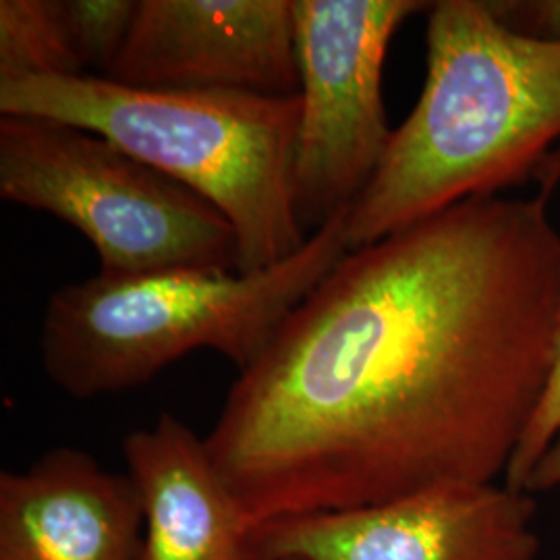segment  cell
Instances as JSON below:
<instances>
[{
	"mask_svg": "<svg viewBox=\"0 0 560 560\" xmlns=\"http://www.w3.org/2000/svg\"><path fill=\"white\" fill-rule=\"evenodd\" d=\"M548 198H476L347 252L203 439L252 527L506 476L550 376Z\"/></svg>",
	"mask_w": 560,
	"mask_h": 560,
	"instance_id": "obj_1",
	"label": "cell"
},
{
	"mask_svg": "<svg viewBox=\"0 0 560 560\" xmlns=\"http://www.w3.org/2000/svg\"><path fill=\"white\" fill-rule=\"evenodd\" d=\"M560 141V40L511 30L488 0L432 2L425 80L347 214V249L534 179Z\"/></svg>",
	"mask_w": 560,
	"mask_h": 560,
	"instance_id": "obj_2",
	"label": "cell"
},
{
	"mask_svg": "<svg viewBox=\"0 0 560 560\" xmlns=\"http://www.w3.org/2000/svg\"><path fill=\"white\" fill-rule=\"evenodd\" d=\"M0 115L80 127L210 201L233 224L240 275L307 241L293 203L301 98L143 90L101 75L0 78Z\"/></svg>",
	"mask_w": 560,
	"mask_h": 560,
	"instance_id": "obj_3",
	"label": "cell"
},
{
	"mask_svg": "<svg viewBox=\"0 0 560 560\" xmlns=\"http://www.w3.org/2000/svg\"><path fill=\"white\" fill-rule=\"evenodd\" d=\"M347 214L326 222L291 258L252 275L166 268L101 272L60 287L42 314L46 376L88 400L138 388L198 349L221 353L243 372L349 252Z\"/></svg>",
	"mask_w": 560,
	"mask_h": 560,
	"instance_id": "obj_4",
	"label": "cell"
},
{
	"mask_svg": "<svg viewBox=\"0 0 560 560\" xmlns=\"http://www.w3.org/2000/svg\"><path fill=\"white\" fill-rule=\"evenodd\" d=\"M0 198L78 229L106 275L237 272L235 229L210 201L67 122L0 119Z\"/></svg>",
	"mask_w": 560,
	"mask_h": 560,
	"instance_id": "obj_5",
	"label": "cell"
},
{
	"mask_svg": "<svg viewBox=\"0 0 560 560\" xmlns=\"http://www.w3.org/2000/svg\"><path fill=\"white\" fill-rule=\"evenodd\" d=\"M432 2L293 0L301 117L293 203L305 237L351 208L374 177L393 129L382 69L400 25Z\"/></svg>",
	"mask_w": 560,
	"mask_h": 560,
	"instance_id": "obj_6",
	"label": "cell"
},
{
	"mask_svg": "<svg viewBox=\"0 0 560 560\" xmlns=\"http://www.w3.org/2000/svg\"><path fill=\"white\" fill-rule=\"evenodd\" d=\"M536 501L509 483H442L351 511L266 521L256 560H536Z\"/></svg>",
	"mask_w": 560,
	"mask_h": 560,
	"instance_id": "obj_7",
	"label": "cell"
},
{
	"mask_svg": "<svg viewBox=\"0 0 560 560\" xmlns=\"http://www.w3.org/2000/svg\"><path fill=\"white\" fill-rule=\"evenodd\" d=\"M106 78L143 90L298 96L293 0H138Z\"/></svg>",
	"mask_w": 560,
	"mask_h": 560,
	"instance_id": "obj_8",
	"label": "cell"
},
{
	"mask_svg": "<svg viewBox=\"0 0 560 560\" xmlns=\"http://www.w3.org/2000/svg\"><path fill=\"white\" fill-rule=\"evenodd\" d=\"M140 494L129 474L59 446L0 474V560H138Z\"/></svg>",
	"mask_w": 560,
	"mask_h": 560,
	"instance_id": "obj_9",
	"label": "cell"
},
{
	"mask_svg": "<svg viewBox=\"0 0 560 560\" xmlns=\"http://www.w3.org/2000/svg\"><path fill=\"white\" fill-rule=\"evenodd\" d=\"M120 448L143 511L138 560H256L252 523L185 421L162 413Z\"/></svg>",
	"mask_w": 560,
	"mask_h": 560,
	"instance_id": "obj_10",
	"label": "cell"
},
{
	"mask_svg": "<svg viewBox=\"0 0 560 560\" xmlns=\"http://www.w3.org/2000/svg\"><path fill=\"white\" fill-rule=\"evenodd\" d=\"M83 75L60 0L0 2V78Z\"/></svg>",
	"mask_w": 560,
	"mask_h": 560,
	"instance_id": "obj_11",
	"label": "cell"
},
{
	"mask_svg": "<svg viewBox=\"0 0 560 560\" xmlns=\"http://www.w3.org/2000/svg\"><path fill=\"white\" fill-rule=\"evenodd\" d=\"M60 11L83 75L94 69L106 78L129 38L138 0H60Z\"/></svg>",
	"mask_w": 560,
	"mask_h": 560,
	"instance_id": "obj_12",
	"label": "cell"
},
{
	"mask_svg": "<svg viewBox=\"0 0 560 560\" xmlns=\"http://www.w3.org/2000/svg\"><path fill=\"white\" fill-rule=\"evenodd\" d=\"M560 432V307L559 320H557V339H555V360L550 368V376L546 382V388L541 393L540 402L536 407V413L529 421L525 434L520 442V448L509 465L506 481L513 488L525 490V481L534 467L538 465L541 455L548 451V446L557 439Z\"/></svg>",
	"mask_w": 560,
	"mask_h": 560,
	"instance_id": "obj_13",
	"label": "cell"
},
{
	"mask_svg": "<svg viewBox=\"0 0 560 560\" xmlns=\"http://www.w3.org/2000/svg\"><path fill=\"white\" fill-rule=\"evenodd\" d=\"M492 9L502 23L520 34L560 40V0H509L492 2Z\"/></svg>",
	"mask_w": 560,
	"mask_h": 560,
	"instance_id": "obj_14",
	"label": "cell"
},
{
	"mask_svg": "<svg viewBox=\"0 0 560 560\" xmlns=\"http://www.w3.org/2000/svg\"><path fill=\"white\" fill-rule=\"evenodd\" d=\"M557 488H560V432L525 481V490L532 494L550 492Z\"/></svg>",
	"mask_w": 560,
	"mask_h": 560,
	"instance_id": "obj_15",
	"label": "cell"
},
{
	"mask_svg": "<svg viewBox=\"0 0 560 560\" xmlns=\"http://www.w3.org/2000/svg\"><path fill=\"white\" fill-rule=\"evenodd\" d=\"M534 180H538V185H540V196L544 198H550V194L557 189L560 185V145L546 159V161L541 162L540 168H538V173H536V177Z\"/></svg>",
	"mask_w": 560,
	"mask_h": 560,
	"instance_id": "obj_16",
	"label": "cell"
}]
</instances>
